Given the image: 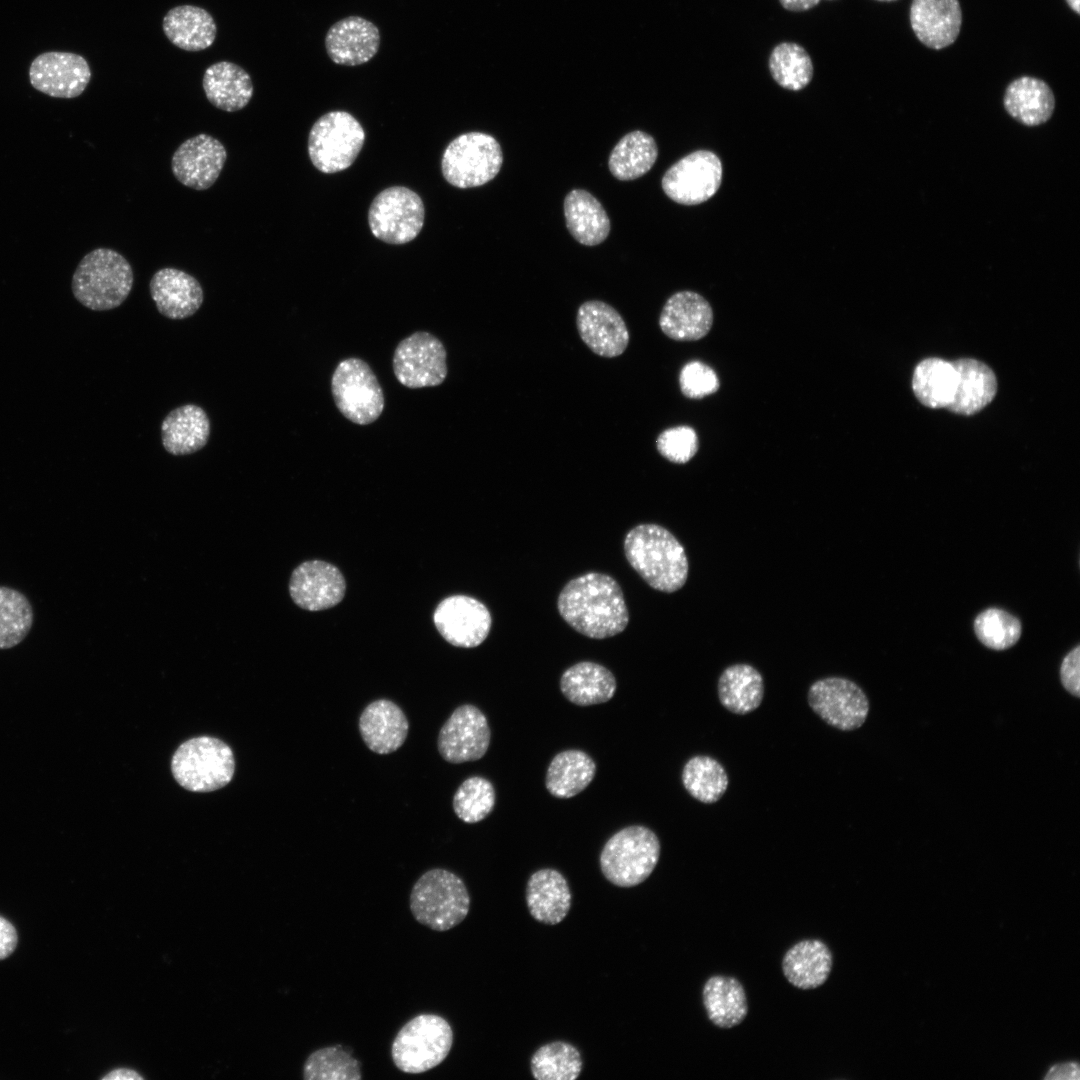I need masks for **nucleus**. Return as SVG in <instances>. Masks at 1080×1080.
<instances>
[{
    "mask_svg": "<svg viewBox=\"0 0 1080 1080\" xmlns=\"http://www.w3.org/2000/svg\"><path fill=\"white\" fill-rule=\"evenodd\" d=\"M557 609L570 627L592 639L620 634L629 623L622 588L613 577L600 572H588L567 582L558 595Z\"/></svg>",
    "mask_w": 1080,
    "mask_h": 1080,
    "instance_id": "f257e3e1",
    "label": "nucleus"
},
{
    "mask_svg": "<svg viewBox=\"0 0 1080 1080\" xmlns=\"http://www.w3.org/2000/svg\"><path fill=\"white\" fill-rule=\"evenodd\" d=\"M624 553L631 567L655 590L673 593L687 581L689 563L683 545L658 524L644 523L630 529Z\"/></svg>",
    "mask_w": 1080,
    "mask_h": 1080,
    "instance_id": "f03ea898",
    "label": "nucleus"
},
{
    "mask_svg": "<svg viewBox=\"0 0 1080 1080\" xmlns=\"http://www.w3.org/2000/svg\"><path fill=\"white\" fill-rule=\"evenodd\" d=\"M133 269L127 259L110 248H96L77 265L71 288L75 299L94 311L120 306L130 294Z\"/></svg>",
    "mask_w": 1080,
    "mask_h": 1080,
    "instance_id": "7ed1b4c3",
    "label": "nucleus"
},
{
    "mask_svg": "<svg viewBox=\"0 0 1080 1080\" xmlns=\"http://www.w3.org/2000/svg\"><path fill=\"white\" fill-rule=\"evenodd\" d=\"M470 909V895L455 873L434 868L423 873L410 893V910L417 922L435 931L460 924Z\"/></svg>",
    "mask_w": 1080,
    "mask_h": 1080,
    "instance_id": "20e7f679",
    "label": "nucleus"
},
{
    "mask_svg": "<svg viewBox=\"0 0 1080 1080\" xmlns=\"http://www.w3.org/2000/svg\"><path fill=\"white\" fill-rule=\"evenodd\" d=\"M660 852V841L651 829L642 825L628 826L606 841L599 857L600 868L610 883L634 887L651 875Z\"/></svg>",
    "mask_w": 1080,
    "mask_h": 1080,
    "instance_id": "39448f33",
    "label": "nucleus"
},
{
    "mask_svg": "<svg viewBox=\"0 0 1080 1080\" xmlns=\"http://www.w3.org/2000/svg\"><path fill=\"white\" fill-rule=\"evenodd\" d=\"M235 760L231 748L220 739L200 736L182 743L171 761V771L183 788L211 792L232 779Z\"/></svg>",
    "mask_w": 1080,
    "mask_h": 1080,
    "instance_id": "423d86ee",
    "label": "nucleus"
},
{
    "mask_svg": "<svg viewBox=\"0 0 1080 1080\" xmlns=\"http://www.w3.org/2000/svg\"><path fill=\"white\" fill-rule=\"evenodd\" d=\"M452 1044L453 1030L445 1018L420 1014L398 1031L391 1046V1056L399 1070L418 1074L442 1063Z\"/></svg>",
    "mask_w": 1080,
    "mask_h": 1080,
    "instance_id": "0eeeda50",
    "label": "nucleus"
},
{
    "mask_svg": "<svg viewBox=\"0 0 1080 1080\" xmlns=\"http://www.w3.org/2000/svg\"><path fill=\"white\" fill-rule=\"evenodd\" d=\"M331 393L338 411L357 425L374 423L385 407L377 376L370 365L358 357L338 363L331 377Z\"/></svg>",
    "mask_w": 1080,
    "mask_h": 1080,
    "instance_id": "6e6552de",
    "label": "nucleus"
},
{
    "mask_svg": "<svg viewBox=\"0 0 1080 1080\" xmlns=\"http://www.w3.org/2000/svg\"><path fill=\"white\" fill-rule=\"evenodd\" d=\"M502 163V149L493 136L469 132L448 144L442 155L441 171L449 184L467 189L482 186L494 179Z\"/></svg>",
    "mask_w": 1080,
    "mask_h": 1080,
    "instance_id": "1a4fd4ad",
    "label": "nucleus"
},
{
    "mask_svg": "<svg viewBox=\"0 0 1080 1080\" xmlns=\"http://www.w3.org/2000/svg\"><path fill=\"white\" fill-rule=\"evenodd\" d=\"M364 141V129L353 115L346 111H331L313 124L308 137V154L320 172L337 173L354 163Z\"/></svg>",
    "mask_w": 1080,
    "mask_h": 1080,
    "instance_id": "9d476101",
    "label": "nucleus"
},
{
    "mask_svg": "<svg viewBox=\"0 0 1080 1080\" xmlns=\"http://www.w3.org/2000/svg\"><path fill=\"white\" fill-rule=\"evenodd\" d=\"M421 197L404 186H392L373 199L368 211L372 234L379 240L402 245L414 240L424 225Z\"/></svg>",
    "mask_w": 1080,
    "mask_h": 1080,
    "instance_id": "9b49d317",
    "label": "nucleus"
},
{
    "mask_svg": "<svg viewBox=\"0 0 1080 1080\" xmlns=\"http://www.w3.org/2000/svg\"><path fill=\"white\" fill-rule=\"evenodd\" d=\"M392 369L397 381L409 389L439 386L448 374L446 349L432 333L416 331L397 344Z\"/></svg>",
    "mask_w": 1080,
    "mask_h": 1080,
    "instance_id": "f8f14e48",
    "label": "nucleus"
},
{
    "mask_svg": "<svg viewBox=\"0 0 1080 1080\" xmlns=\"http://www.w3.org/2000/svg\"><path fill=\"white\" fill-rule=\"evenodd\" d=\"M807 701L819 718L841 731L860 728L869 714V700L862 688L844 677L816 680L808 689Z\"/></svg>",
    "mask_w": 1080,
    "mask_h": 1080,
    "instance_id": "ddd939ff",
    "label": "nucleus"
},
{
    "mask_svg": "<svg viewBox=\"0 0 1080 1080\" xmlns=\"http://www.w3.org/2000/svg\"><path fill=\"white\" fill-rule=\"evenodd\" d=\"M722 181V163L708 150L694 151L674 163L662 177V189L674 202L701 204L718 191Z\"/></svg>",
    "mask_w": 1080,
    "mask_h": 1080,
    "instance_id": "4468645a",
    "label": "nucleus"
},
{
    "mask_svg": "<svg viewBox=\"0 0 1080 1080\" xmlns=\"http://www.w3.org/2000/svg\"><path fill=\"white\" fill-rule=\"evenodd\" d=\"M490 737L485 714L472 704H463L441 727L437 747L441 757L449 763L476 761L486 754Z\"/></svg>",
    "mask_w": 1080,
    "mask_h": 1080,
    "instance_id": "2eb2a0df",
    "label": "nucleus"
},
{
    "mask_svg": "<svg viewBox=\"0 0 1080 1080\" xmlns=\"http://www.w3.org/2000/svg\"><path fill=\"white\" fill-rule=\"evenodd\" d=\"M433 621L448 643L462 648L482 644L492 624L488 608L466 595H453L442 600L435 609Z\"/></svg>",
    "mask_w": 1080,
    "mask_h": 1080,
    "instance_id": "dca6fc26",
    "label": "nucleus"
},
{
    "mask_svg": "<svg viewBox=\"0 0 1080 1080\" xmlns=\"http://www.w3.org/2000/svg\"><path fill=\"white\" fill-rule=\"evenodd\" d=\"M91 70L86 59L71 52L50 51L38 55L29 68L30 84L50 97L75 98L86 89Z\"/></svg>",
    "mask_w": 1080,
    "mask_h": 1080,
    "instance_id": "f3484780",
    "label": "nucleus"
},
{
    "mask_svg": "<svg viewBox=\"0 0 1080 1080\" xmlns=\"http://www.w3.org/2000/svg\"><path fill=\"white\" fill-rule=\"evenodd\" d=\"M227 152L217 138L201 133L185 140L175 150L171 169L175 178L194 190H206L218 179Z\"/></svg>",
    "mask_w": 1080,
    "mask_h": 1080,
    "instance_id": "a211bd4d",
    "label": "nucleus"
},
{
    "mask_svg": "<svg viewBox=\"0 0 1080 1080\" xmlns=\"http://www.w3.org/2000/svg\"><path fill=\"white\" fill-rule=\"evenodd\" d=\"M576 326L581 340L596 355L614 358L628 347L630 334L620 313L600 300L582 303L576 314Z\"/></svg>",
    "mask_w": 1080,
    "mask_h": 1080,
    "instance_id": "6ab92c4d",
    "label": "nucleus"
},
{
    "mask_svg": "<svg viewBox=\"0 0 1080 1080\" xmlns=\"http://www.w3.org/2000/svg\"><path fill=\"white\" fill-rule=\"evenodd\" d=\"M345 580L336 566L310 560L297 566L290 577L289 592L294 603L308 611L331 608L344 597Z\"/></svg>",
    "mask_w": 1080,
    "mask_h": 1080,
    "instance_id": "aec40b11",
    "label": "nucleus"
},
{
    "mask_svg": "<svg viewBox=\"0 0 1080 1080\" xmlns=\"http://www.w3.org/2000/svg\"><path fill=\"white\" fill-rule=\"evenodd\" d=\"M658 323L661 331L672 340L697 341L712 328L713 310L700 294L679 291L666 300Z\"/></svg>",
    "mask_w": 1080,
    "mask_h": 1080,
    "instance_id": "412c9836",
    "label": "nucleus"
},
{
    "mask_svg": "<svg viewBox=\"0 0 1080 1080\" xmlns=\"http://www.w3.org/2000/svg\"><path fill=\"white\" fill-rule=\"evenodd\" d=\"M149 290L158 312L171 320L194 315L202 306L204 292L199 281L176 268H162L154 273Z\"/></svg>",
    "mask_w": 1080,
    "mask_h": 1080,
    "instance_id": "4be33fe9",
    "label": "nucleus"
},
{
    "mask_svg": "<svg viewBox=\"0 0 1080 1080\" xmlns=\"http://www.w3.org/2000/svg\"><path fill=\"white\" fill-rule=\"evenodd\" d=\"M379 46L377 26L359 16H349L334 23L325 37L326 52L339 65L364 64L376 55Z\"/></svg>",
    "mask_w": 1080,
    "mask_h": 1080,
    "instance_id": "5701e85b",
    "label": "nucleus"
},
{
    "mask_svg": "<svg viewBox=\"0 0 1080 1080\" xmlns=\"http://www.w3.org/2000/svg\"><path fill=\"white\" fill-rule=\"evenodd\" d=\"M911 27L918 40L932 49L948 47L957 39L962 11L958 0H913Z\"/></svg>",
    "mask_w": 1080,
    "mask_h": 1080,
    "instance_id": "b1692460",
    "label": "nucleus"
},
{
    "mask_svg": "<svg viewBox=\"0 0 1080 1080\" xmlns=\"http://www.w3.org/2000/svg\"><path fill=\"white\" fill-rule=\"evenodd\" d=\"M359 732L365 745L377 754H390L406 740L409 722L402 709L388 699H377L362 711Z\"/></svg>",
    "mask_w": 1080,
    "mask_h": 1080,
    "instance_id": "393cba45",
    "label": "nucleus"
},
{
    "mask_svg": "<svg viewBox=\"0 0 1080 1080\" xmlns=\"http://www.w3.org/2000/svg\"><path fill=\"white\" fill-rule=\"evenodd\" d=\"M525 899L530 915L537 922L556 925L568 915L572 894L561 872L543 868L529 877Z\"/></svg>",
    "mask_w": 1080,
    "mask_h": 1080,
    "instance_id": "a878e982",
    "label": "nucleus"
},
{
    "mask_svg": "<svg viewBox=\"0 0 1080 1080\" xmlns=\"http://www.w3.org/2000/svg\"><path fill=\"white\" fill-rule=\"evenodd\" d=\"M832 967V952L820 939H803L795 943L782 959L784 977L801 990L822 986L828 980Z\"/></svg>",
    "mask_w": 1080,
    "mask_h": 1080,
    "instance_id": "bb28decb",
    "label": "nucleus"
},
{
    "mask_svg": "<svg viewBox=\"0 0 1080 1080\" xmlns=\"http://www.w3.org/2000/svg\"><path fill=\"white\" fill-rule=\"evenodd\" d=\"M210 436V420L206 411L195 404H185L171 410L161 424V440L171 455L193 454L206 446Z\"/></svg>",
    "mask_w": 1080,
    "mask_h": 1080,
    "instance_id": "cd10ccee",
    "label": "nucleus"
},
{
    "mask_svg": "<svg viewBox=\"0 0 1080 1080\" xmlns=\"http://www.w3.org/2000/svg\"><path fill=\"white\" fill-rule=\"evenodd\" d=\"M202 86L208 101L225 112L243 109L254 91L248 72L229 61L210 65L203 75Z\"/></svg>",
    "mask_w": 1080,
    "mask_h": 1080,
    "instance_id": "c85d7f7f",
    "label": "nucleus"
},
{
    "mask_svg": "<svg viewBox=\"0 0 1080 1080\" xmlns=\"http://www.w3.org/2000/svg\"><path fill=\"white\" fill-rule=\"evenodd\" d=\"M162 28L176 47L190 52L209 48L215 41L217 26L211 14L194 5H179L163 18Z\"/></svg>",
    "mask_w": 1080,
    "mask_h": 1080,
    "instance_id": "c756f323",
    "label": "nucleus"
},
{
    "mask_svg": "<svg viewBox=\"0 0 1080 1080\" xmlns=\"http://www.w3.org/2000/svg\"><path fill=\"white\" fill-rule=\"evenodd\" d=\"M1003 103L1008 114L1018 122L1026 126H1038L1052 116L1055 97L1043 80L1023 76L1008 85Z\"/></svg>",
    "mask_w": 1080,
    "mask_h": 1080,
    "instance_id": "7c9ffc66",
    "label": "nucleus"
},
{
    "mask_svg": "<svg viewBox=\"0 0 1080 1080\" xmlns=\"http://www.w3.org/2000/svg\"><path fill=\"white\" fill-rule=\"evenodd\" d=\"M616 687L613 673L605 666L591 661L572 665L560 678L562 694L578 706L605 703L614 696Z\"/></svg>",
    "mask_w": 1080,
    "mask_h": 1080,
    "instance_id": "2f4dec72",
    "label": "nucleus"
},
{
    "mask_svg": "<svg viewBox=\"0 0 1080 1080\" xmlns=\"http://www.w3.org/2000/svg\"><path fill=\"white\" fill-rule=\"evenodd\" d=\"M702 1000L708 1019L722 1029L741 1024L748 1014L745 989L733 976L709 977L702 989Z\"/></svg>",
    "mask_w": 1080,
    "mask_h": 1080,
    "instance_id": "473e14b6",
    "label": "nucleus"
},
{
    "mask_svg": "<svg viewBox=\"0 0 1080 1080\" xmlns=\"http://www.w3.org/2000/svg\"><path fill=\"white\" fill-rule=\"evenodd\" d=\"M952 363L958 382L947 409L962 415L975 414L993 400L997 391L995 374L989 366L975 359H959Z\"/></svg>",
    "mask_w": 1080,
    "mask_h": 1080,
    "instance_id": "72a5a7b5",
    "label": "nucleus"
},
{
    "mask_svg": "<svg viewBox=\"0 0 1080 1080\" xmlns=\"http://www.w3.org/2000/svg\"><path fill=\"white\" fill-rule=\"evenodd\" d=\"M564 216L570 234L583 245H598L609 235L610 220L604 207L586 190L573 189L566 195Z\"/></svg>",
    "mask_w": 1080,
    "mask_h": 1080,
    "instance_id": "f704fd0d",
    "label": "nucleus"
},
{
    "mask_svg": "<svg viewBox=\"0 0 1080 1080\" xmlns=\"http://www.w3.org/2000/svg\"><path fill=\"white\" fill-rule=\"evenodd\" d=\"M764 680L752 665L738 663L728 666L719 676L717 694L721 705L737 715L756 710L764 697Z\"/></svg>",
    "mask_w": 1080,
    "mask_h": 1080,
    "instance_id": "c9c22d12",
    "label": "nucleus"
},
{
    "mask_svg": "<svg viewBox=\"0 0 1080 1080\" xmlns=\"http://www.w3.org/2000/svg\"><path fill=\"white\" fill-rule=\"evenodd\" d=\"M596 764L584 751L570 749L559 752L551 760L545 777L548 792L567 799L578 795L594 779Z\"/></svg>",
    "mask_w": 1080,
    "mask_h": 1080,
    "instance_id": "e433bc0d",
    "label": "nucleus"
},
{
    "mask_svg": "<svg viewBox=\"0 0 1080 1080\" xmlns=\"http://www.w3.org/2000/svg\"><path fill=\"white\" fill-rule=\"evenodd\" d=\"M958 375L952 362L928 358L915 368L912 388L915 396L929 408H948L956 392Z\"/></svg>",
    "mask_w": 1080,
    "mask_h": 1080,
    "instance_id": "4c0bfd02",
    "label": "nucleus"
},
{
    "mask_svg": "<svg viewBox=\"0 0 1080 1080\" xmlns=\"http://www.w3.org/2000/svg\"><path fill=\"white\" fill-rule=\"evenodd\" d=\"M657 156L654 138L646 132L635 130L624 135L612 149L608 167L616 179L634 180L652 168Z\"/></svg>",
    "mask_w": 1080,
    "mask_h": 1080,
    "instance_id": "58836bf2",
    "label": "nucleus"
},
{
    "mask_svg": "<svg viewBox=\"0 0 1080 1080\" xmlns=\"http://www.w3.org/2000/svg\"><path fill=\"white\" fill-rule=\"evenodd\" d=\"M681 780L689 795L704 804L720 800L729 786L724 766L708 755L689 758L683 766Z\"/></svg>",
    "mask_w": 1080,
    "mask_h": 1080,
    "instance_id": "ea45409f",
    "label": "nucleus"
},
{
    "mask_svg": "<svg viewBox=\"0 0 1080 1080\" xmlns=\"http://www.w3.org/2000/svg\"><path fill=\"white\" fill-rule=\"evenodd\" d=\"M583 1068L580 1051L571 1043L553 1041L539 1047L530 1059L537 1080H575Z\"/></svg>",
    "mask_w": 1080,
    "mask_h": 1080,
    "instance_id": "a19ab883",
    "label": "nucleus"
},
{
    "mask_svg": "<svg viewBox=\"0 0 1080 1080\" xmlns=\"http://www.w3.org/2000/svg\"><path fill=\"white\" fill-rule=\"evenodd\" d=\"M769 70L778 85L792 91L805 88L814 73L810 55L794 42H782L772 50Z\"/></svg>",
    "mask_w": 1080,
    "mask_h": 1080,
    "instance_id": "79ce46f5",
    "label": "nucleus"
},
{
    "mask_svg": "<svg viewBox=\"0 0 1080 1080\" xmlns=\"http://www.w3.org/2000/svg\"><path fill=\"white\" fill-rule=\"evenodd\" d=\"M33 624V609L20 591L0 586V649L21 643Z\"/></svg>",
    "mask_w": 1080,
    "mask_h": 1080,
    "instance_id": "37998d69",
    "label": "nucleus"
},
{
    "mask_svg": "<svg viewBox=\"0 0 1080 1080\" xmlns=\"http://www.w3.org/2000/svg\"><path fill=\"white\" fill-rule=\"evenodd\" d=\"M306 1080H360V1062L341 1045L323 1047L312 1052L303 1066Z\"/></svg>",
    "mask_w": 1080,
    "mask_h": 1080,
    "instance_id": "c03bdc74",
    "label": "nucleus"
},
{
    "mask_svg": "<svg viewBox=\"0 0 1080 1080\" xmlns=\"http://www.w3.org/2000/svg\"><path fill=\"white\" fill-rule=\"evenodd\" d=\"M495 789L492 783L481 776L465 779L453 796V810L465 823H477L485 819L494 809Z\"/></svg>",
    "mask_w": 1080,
    "mask_h": 1080,
    "instance_id": "a18cd8bd",
    "label": "nucleus"
},
{
    "mask_svg": "<svg viewBox=\"0 0 1080 1080\" xmlns=\"http://www.w3.org/2000/svg\"><path fill=\"white\" fill-rule=\"evenodd\" d=\"M978 640L992 650H1005L1015 645L1022 633L1020 620L1000 608H988L974 620Z\"/></svg>",
    "mask_w": 1080,
    "mask_h": 1080,
    "instance_id": "49530a36",
    "label": "nucleus"
},
{
    "mask_svg": "<svg viewBox=\"0 0 1080 1080\" xmlns=\"http://www.w3.org/2000/svg\"><path fill=\"white\" fill-rule=\"evenodd\" d=\"M656 449L668 461L675 464H685L698 451L697 433L687 425L665 429L656 439Z\"/></svg>",
    "mask_w": 1080,
    "mask_h": 1080,
    "instance_id": "de8ad7c7",
    "label": "nucleus"
},
{
    "mask_svg": "<svg viewBox=\"0 0 1080 1080\" xmlns=\"http://www.w3.org/2000/svg\"><path fill=\"white\" fill-rule=\"evenodd\" d=\"M682 394L689 399H702L715 393L720 386L715 371L705 363L694 360L685 364L679 374Z\"/></svg>",
    "mask_w": 1080,
    "mask_h": 1080,
    "instance_id": "09e8293b",
    "label": "nucleus"
},
{
    "mask_svg": "<svg viewBox=\"0 0 1080 1080\" xmlns=\"http://www.w3.org/2000/svg\"><path fill=\"white\" fill-rule=\"evenodd\" d=\"M1080 646L1077 645L1062 660L1060 666V680L1067 692L1075 697H1080Z\"/></svg>",
    "mask_w": 1080,
    "mask_h": 1080,
    "instance_id": "8fccbe9b",
    "label": "nucleus"
},
{
    "mask_svg": "<svg viewBox=\"0 0 1080 1080\" xmlns=\"http://www.w3.org/2000/svg\"><path fill=\"white\" fill-rule=\"evenodd\" d=\"M17 932L14 926L0 916V960L8 957L16 948Z\"/></svg>",
    "mask_w": 1080,
    "mask_h": 1080,
    "instance_id": "3c124183",
    "label": "nucleus"
},
{
    "mask_svg": "<svg viewBox=\"0 0 1080 1080\" xmlns=\"http://www.w3.org/2000/svg\"><path fill=\"white\" fill-rule=\"evenodd\" d=\"M1079 1065L1076 1062L1060 1063L1052 1066L1045 1076V1079H1079Z\"/></svg>",
    "mask_w": 1080,
    "mask_h": 1080,
    "instance_id": "603ef678",
    "label": "nucleus"
},
{
    "mask_svg": "<svg viewBox=\"0 0 1080 1080\" xmlns=\"http://www.w3.org/2000/svg\"><path fill=\"white\" fill-rule=\"evenodd\" d=\"M781 5L793 12H802L816 6L820 0H779Z\"/></svg>",
    "mask_w": 1080,
    "mask_h": 1080,
    "instance_id": "864d4df0",
    "label": "nucleus"
},
{
    "mask_svg": "<svg viewBox=\"0 0 1080 1080\" xmlns=\"http://www.w3.org/2000/svg\"><path fill=\"white\" fill-rule=\"evenodd\" d=\"M143 1077L137 1072L127 1068H119L109 1072L103 1077L106 1080H130V1079H142Z\"/></svg>",
    "mask_w": 1080,
    "mask_h": 1080,
    "instance_id": "5fc2aeb1",
    "label": "nucleus"
},
{
    "mask_svg": "<svg viewBox=\"0 0 1080 1080\" xmlns=\"http://www.w3.org/2000/svg\"><path fill=\"white\" fill-rule=\"evenodd\" d=\"M1066 2H1067V4L1069 5V7L1072 10H1074L1077 14H1079V12H1080V9H1079L1080 8V4H1079L1080 0H1066Z\"/></svg>",
    "mask_w": 1080,
    "mask_h": 1080,
    "instance_id": "6e6d98bb",
    "label": "nucleus"
},
{
    "mask_svg": "<svg viewBox=\"0 0 1080 1080\" xmlns=\"http://www.w3.org/2000/svg\"><path fill=\"white\" fill-rule=\"evenodd\" d=\"M877 1H894V0H877Z\"/></svg>",
    "mask_w": 1080,
    "mask_h": 1080,
    "instance_id": "4d7b16f0",
    "label": "nucleus"
}]
</instances>
